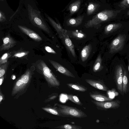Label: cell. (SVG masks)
Masks as SVG:
<instances>
[{
    "label": "cell",
    "instance_id": "cell-1",
    "mask_svg": "<svg viewBox=\"0 0 129 129\" xmlns=\"http://www.w3.org/2000/svg\"><path fill=\"white\" fill-rule=\"evenodd\" d=\"M120 12V10H104L88 21L84 26L86 28L91 27L102 22L109 21L115 18Z\"/></svg>",
    "mask_w": 129,
    "mask_h": 129
},
{
    "label": "cell",
    "instance_id": "cell-2",
    "mask_svg": "<svg viewBox=\"0 0 129 129\" xmlns=\"http://www.w3.org/2000/svg\"><path fill=\"white\" fill-rule=\"evenodd\" d=\"M28 10L29 19L35 26L42 30L47 34H50L49 29L41 15L40 12L28 5Z\"/></svg>",
    "mask_w": 129,
    "mask_h": 129
},
{
    "label": "cell",
    "instance_id": "cell-3",
    "mask_svg": "<svg viewBox=\"0 0 129 129\" xmlns=\"http://www.w3.org/2000/svg\"><path fill=\"white\" fill-rule=\"evenodd\" d=\"M58 112L62 117L82 118L87 116L84 112L76 108L62 104H58Z\"/></svg>",
    "mask_w": 129,
    "mask_h": 129
},
{
    "label": "cell",
    "instance_id": "cell-4",
    "mask_svg": "<svg viewBox=\"0 0 129 129\" xmlns=\"http://www.w3.org/2000/svg\"><path fill=\"white\" fill-rule=\"evenodd\" d=\"M36 67L38 70L42 73L45 78L52 85L57 86L60 85L59 82L43 60H39Z\"/></svg>",
    "mask_w": 129,
    "mask_h": 129
},
{
    "label": "cell",
    "instance_id": "cell-5",
    "mask_svg": "<svg viewBox=\"0 0 129 129\" xmlns=\"http://www.w3.org/2000/svg\"><path fill=\"white\" fill-rule=\"evenodd\" d=\"M126 36L119 34L112 41L109 46V53H114L122 50L125 44Z\"/></svg>",
    "mask_w": 129,
    "mask_h": 129
},
{
    "label": "cell",
    "instance_id": "cell-6",
    "mask_svg": "<svg viewBox=\"0 0 129 129\" xmlns=\"http://www.w3.org/2000/svg\"><path fill=\"white\" fill-rule=\"evenodd\" d=\"M91 101L98 108H100L104 109L116 107H118L120 104V101L117 100L104 101H98L94 100H92Z\"/></svg>",
    "mask_w": 129,
    "mask_h": 129
},
{
    "label": "cell",
    "instance_id": "cell-7",
    "mask_svg": "<svg viewBox=\"0 0 129 129\" xmlns=\"http://www.w3.org/2000/svg\"><path fill=\"white\" fill-rule=\"evenodd\" d=\"M114 76L117 88L121 93L122 92L123 73L121 66L118 65L115 67Z\"/></svg>",
    "mask_w": 129,
    "mask_h": 129
},
{
    "label": "cell",
    "instance_id": "cell-8",
    "mask_svg": "<svg viewBox=\"0 0 129 129\" xmlns=\"http://www.w3.org/2000/svg\"><path fill=\"white\" fill-rule=\"evenodd\" d=\"M2 44L0 46V51L8 50L14 47L17 42L9 35L3 38Z\"/></svg>",
    "mask_w": 129,
    "mask_h": 129
},
{
    "label": "cell",
    "instance_id": "cell-9",
    "mask_svg": "<svg viewBox=\"0 0 129 129\" xmlns=\"http://www.w3.org/2000/svg\"><path fill=\"white\" fill-rule=\"evenodd\" d=\"M18 27L22 32L34 40L40 42L42 40L41 37L38 34L29 28L21 25H18Z\"/></svg>",
    "mask_w": 129,
    "mask_h": 129
},
{
    "label": "cell",
    "instance_id": "cell-10",
    "mask_svg": "<svg viewBox=\"0 0 129 129\" xmlns=\"http://www.w3.org/2000/svg\"><path fill=\"white\" fill-rule=\"evenodd\" d=\"M61 39L69 51H70L72 55L75 57L76 56V54L74 45L69 37L66 30L63 32L62 37Z\"/></svg>",
    "mask_w": 129,
    "mask_h": 129
},
{
    "label": "cell",
    "instance_id": "cell-11",
    "mask_svg": "<svg viewBox=\"0 0 129 129\" xmlns=\"http://www.w3.org/2000/svg\"><path fill=\"white\" fill-rule=\"evenodd\" d=\"M49 61L52 66L59 72L69 77H75L74 75L70 71L58 62L51 60H49Z\"/></svg>",
    "mask_w": 129,
    "mask_h": 129
},
{
    "label": "cell",
    "instance_id": "cell-12",
    "mask_svg": "<svg viewBox=\"0 0 129 129\" xmlns=\"http://www.w3.org/2000/svg\"><path fill=\"white\" fill-rule=\"evenodd\" d=\"M86 81L92 86L95 88L104 91H107L108 88L101 81L91 79H87Z\"/></svg>",
    "mask_w": 129,
    "mask_h": 129
},
{
    "label": "cell",
    "instance_id": "cell-13",
    "mask_svg": "<svg viewBox=\"0 0 129 129\" xmlns=\"http://www.w3.org/2000/svg\"><path fill=\"white\" fill-rule=\"evenodd\" d=\"M45 15L51 25L55 29L60 38L61 39L62 37L63 33L65 30L62 28L59 23L56 22L47 14H45Z\"/></svg>",
    "mask_w": 129,
    "mask_h": 129
},
{
    "label": "cell",
    "instance_id": "cell-14",
    "mask_svg": "<svg viewBox=\"0 0 129 129\" xmlns=\"http://www.w3.org/2000/svg\"><path fill=\"white\" fill-rule=\"evenodd\" d=\"M90 97L94 100L98 101H111L112 99L99 92L92 91L89 92Z\"/></svg>",
    "mask_w": 129,
    "mask_h": 129
},
{
    "label": "cell",
    "instance_id": "cell-15",
    "mask_svg": "<svg viewBox=\"0 0 129 129\" xmlns=\"http://www.w3.org/2000/svg\"><path fill=\"white\" fill-rule=\"evenodd\" d=\"M84 16H79L76 18L69 19L66 21V23L68 26L73 27H77L80 25L82 23Z\"/></svg>",
    "mask_w": 129,
    "mask_h": 129
},
{
    "label": "cell",
    "instance_id": "cell-16",
    "mask_svg": "<svg viewBox=\"0 0 129 129\" xmlns=\"http://www.w3.org/2000/svg\"><path fill=\"white\" fill-rule=\"evenodd\" d=\"M122 25V24L120 23L108 24L105 28L104 33L106 35L112 33L121 28Z\"/></svg>",
    "mask_w": 129,
    "mask_h": 129
},
{
    "label": "cell",
    "instance_id": "cell-17",
    "mask_svg": "<svg viewBox=\"0 0 129 129\" xmlns=\"http://www.w3.org/2000/svg\"><path fill=\"white\" fill-rule=\"evenodd\" d=\"M91 45L89 44L84 46L81 53V57L83 62L86 61L88 58L91 50Z\"/></svg>",
    "mask_w": 129,
    "mask_h": 129
},
{
    "label": "cell",
    "instance_id": "cell-18",
    "mask_svg": "<svg viewBox=\"0 0 129 129\" xmlns=\"http://www.w3.org/2000/svg\"><path fill=\"white\" fill-rule=\"evenodd\" d=\"M81 4L80 0H77L72 3L69 6L68 10L70 14L72 15L76 12L79 9Z\"/></svg>",
    "mask_w": 129,
    "mask_h": 129
},
{
    "label": "cell",
    "instance_id": "cell-19",
    "mask_svg": "<svg viewBox=\"0 0 129 129\" xmlns=\"http://www.w3.org/2000/svg\"><path fill=\"white\" fill-rule=\"evenodd\" d=\"M29 51L23 50H19L13 52L11 57L16 58H22L25 57L29 53Z\"/></svg>",
    "mask_w": 129,
    "mask_h": 129
},
{
    "label": "cell",
    "instance_id": "cell-20",
    "mask_svg": "<svg viewBox=\"0 0 129 129\" xmlns=\"http://www.w3.org/2000/svg\"><path fill=\"white\" fill-rule=\"evenodd\" d=\"M100 6L99 4L90 3L87 8V14L88 16L92 14Z\"/></svg>",
    "mask_w": 129,
    "mask_h": 129
},
{
    "label": "cell",
    "instance_id": "cell-21",
    "mask_svg": "<svg viewBox=\"0 0 129 129\" xmlns=\"http://www.w3.org/2000/svg\"><path fill=\"white\" fill-rule=\"evenodd\" d=\"M67 85L70 88L81 92H85L87 90V88L85 86L75 83H68Z\"/></svg>",
    "mask_w": 129,
    "mask_h": 129
},
{
    "label": "cell",
    "instance_id": "cell-22",
    "mask_svg": "<svg viewBox=\"0 0 129 129\" xmlns=\"http://www.w3.org/2000/svg\"><path fill=\"white\" fill-rule=\"evenodd\" d=\"M102 59L100 54L97 57L93 65V70L94 72L98 71L100 69L102 66Z\"/></svg>",
    "mask_w": 129,
    "mask_h": 129
},
{
    "label": "cell",
    "instance_id": "cell-23",
    "mask_svg": "<svg viewBox=\"0 0 129 129\" xmlns=\"http://www.w3.org/2000/svg\"><path fill=\"white\" fill-rule=\"evenodd\" d=\"M128 79L126 72L124 70L123 72L122 92L125 93L127 91L128 86Z\"/></svg>",
    "mask_w": 129,
    "mask_h": 129
},
{
    "label": "cell",
    "instance_id": "cell-24",
    "mask_svg": "<svg viewBox=\"0 0 129 129\" xmlns=\"http://www.w3.org/2000/svg\"><path fill=\"white\" fill-rule=\"evenodd\" d=\"M68 99L77 105L82 106L83 104L80 102L78 97L76 95L71 94H67Z\"/></svg>",
    "mask_w": 129,
    "mask_h": 129
},
{
    "label": "cell",
    "instance_id": "cell-25",
    "mask_svg": "<svg viewBox=\"0 0 129 129\" xmlns=\"http://www.w3.org/2000/svg\"><path fill=\"white\" fill-rule=\"evenodd\" d=\"M12 55L11 52H7L4 53L0 58V66L7 62L8 59L11 57Z\"/></svg>",
    "mask_w": 129,
    "mask_h": 129
},
{
    "label": "cell",
    "instance_id": "cell-26",
    "mask_svg": "<svg viewBox=\"0 0 129 129\" xmlns=\"http://www.w3.org/2000/svg\"><path fill=\"white\" fill-rule=\"evenodd\" d=\"M58 128L62 129H81V126L70 124H65L59 126Z\"/></svg>",
    "mask_w": 129,
    "mask_h": 129
},
{
    "label": "cell",
    "instance_id": "cell-27",
    "mask_svg": "<svg viewBox=\"0 0 129 129\" xmlns=\"http://www.w3.org/2000/svg\"><path fill=\"white\" fill-rule=\"evenodd\" d=\"M72 35L75 37L79 39H81L85 37L86 35L81 31L77 30L72 31Z\"/></svg>",
    "mask_w": 129,
    "mask_h": 129
},
{
    "label": "cell",
    "instance_id": "cell-28",
    "mask_svg": "<svg viewBox=\"0 0 129 129\" xmlns=\"http://www.w3.org/2000/svg\"><path fill=\"white\" fill-rule=\"evenodd\" d=\"M9 64V62L0 66V77H1L4 75L6 71Z\"/></svg>",
    "mask_w": 129,
    "mask_h": 129
},
{
    "label": "cell",
    "instance_id": "cell-29",
    "mask_svg": "<svg viewBox=\"0 0 129 129\" xmlns=\"http://www.w3.org/2000/svg\"><path fill=\"white\" fill-rule=\"evenodd\" d=\"M122 10H125L127 8H129V0H123L118 5Z\"/></svg>",
    "mask_w": 129,
    "mask_h": 129
},
{
    "label": "cell",
    "instance_id": "cell-30",
    "mask_svg": "<svg viewBox=\"0 0 129 129\" xmlns=\"http://www.w3.org/2000/svg\"><path fill=\"white\" fill-rule=\"evenodd\" d=\"M45 109L47 111L55 115H59L61 114L59 113V112L56 110L54 109L51 108Z\"/></svg>",
    "mask_w": 129,
    "mask_h": 129
},
{
    "label": "cell",
    "instance_id": "cell-31",
    "mask_svg": "<svg viewBox=\"0 0 129 129\" xmlns=\"http://www.w3.org/2000/svg\"><path fill=\"white\" fill-rule=\"evenodd\" d=\"M45 50L47 52L53 54H56V52L52 48L48 46H45Z\"/></svg>",
    "mask_w": 129,
    "mask_h": 129
},
{
    "label": "cell",
    "instance_id": "cell-32",
    "mask_svg": "<svg viewBox=\"0 0 129 129\" xmlns=\"http://www.w3.org/2000/svg\"><path fill=\"white\" fill-rule=\"evenodd\" d=\"M0 20L1 22H2L5 19V16L3 13L0 12Z\"/></svg>",
    "mask_w": 129,
    "mask_h": 129
},
{
    "label": "cell",
    "instance_id": "cell-33",
    "mask_svg": "<svg viewBox=\"0 0 129 129\" xmlns=\"http://www.w3.org/2000/svg\"><path fill=\"white\" fill-rule=\"evenodd\" d=\"M2 78H1L0 79V85H1L2 84V82L3 81V77Z\"/></svg>",
    "mask_w": 129,
    "mask_h": 129
},
{
    "label": "cell",
    "instance_id": "cell-34",
    "mask_svg": "<svg viewBox=\"0 0 129 129\" xmlns=\"http://www.w3.org/2000/svg\"><path fill=\"white\" fill-rule=\"evenodd\" d=\"M2 99H3L2 96L0 95V102H1V101H2Z\"/></svg>",
    "mask_w": 129,
    "mask_h": 129
},
{
    "label": "cell",
    "instance_id": "cell-35",
    "mask_svg": "<svg viewBox=\"0 0 129 129\" xmlns=\"http://www.w3.org/2000/svg\"><path fill=\"white\" fill-rule=\"evenodd\" d=\"M15 76H13V78H12V79H15Z\"/></svg>",
    "mask_w": 129,
    "mask_h": 129
},
{
    "label": "cell",
    "instance_id": "cell-36",
    "mask_svg": "<svg viewBox=\"0 0 129 129\" xmlns=\"http://www.w3.org/2000/svg\"><path fill=\"white\" fill-rule=\"evenodd\" d=\"M127 15L129 16V10L128 11L127 13Z\"/></svg>",
    "mask_w": 129,
    "mask_h": 129
}]
</instances>
